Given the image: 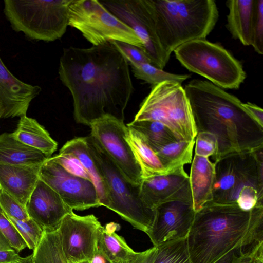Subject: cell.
<instances>
[{
    "mask_svg": "<svg viewBox=\"0 0 263 263\" xmlns=\"http://www.w3.org/2000/svg\"><path fill=\"white\" fill-rule=\"evenodd\" d=\"M58 73L72 96L77 123L90 126L106 116L124 121L134 88L128 62L111 42L64 48Z\"/></svg>",
    "mask_w": 263,
    "mask_h": 263,
    "instance_id": "1",
    "label": "cell"
},
{
    "mask_svg": "<svg viewBox=\"0 0 263 263\" xmlns=\"http://www.w3.org/2000/svg\"><path fill=\"white\" fill-rule=\"evenodd\" d=\"M184 89L197 132H209L216 138L215 161L231 153L263 148V127L238 98L208 81L199 79L190 81Z\"/></svg>",
    "mask_w": 263,
    "mask_h": 263,
    "instance_id": "2",
    "label": "cell"
},
{
    "mask_svg": "<svg viewBox=\"0 0 263 263\" xmlns=\"http://www.w3.org/2000/svg\"><path fill=\"white\" fill-rule=\"evenodd\" d=\"M263 206L244 211L236 204L208 202L198 212L187 237L191 263H214L230 251L240 253L263 243Z\"/></svg>",
    "mask_w": 263,
    "mask_h": 263,
    "instance_id": "3",
    "label": "cell"
},
{
    "mask_svg": "<svg viewBox=\"0 0 263 263\" xmlns=\"http://www.w3.org/2000/svg\"><path fill=\"white\" fill-rule=\"evenodd\" d=\"M146 1L159 43L168 57L185 43L205 39L219 17L213 0Z\"/></svg>",
    "mask_w": 263,
    "mask_h": 263,
    "instance_id": "4",
    "label": "cell"
},
{
    "mask_svg": "<svg viewBox=\"0 0 263 263\" xmlns=\"http://www.w3.org/2000/svg\"><path fill=\"white\" fill-rule=\"evenodd\" d=\"M214 164L213 199L209 202L236 204L244 211L263 206L262 148L231 153Z\"/></svg>",
    "mask_w": 263,
    "mask_h": 263,
    "instance_id": "5",
    "label": "cell"
},
{
    "mask_svg": "<svg viewBox=\"0 0 263 263\" xmlns=\"http://www.w3.org/2000/svg\"><path fill=\"white\" fill-rule=\"evenodd\" d=\"M86 138L88 151L106 187L105 207L147 234L155 220V209L148 206L142 199L140 184L130 182L90 135Z\"/></svg>",
    "mask_w": 263,
    "mask_h": 263,
    "instance_id": "6",
    "label": "cell"
},
{
    "mask_svg": "<svg viewBox=\"0 0 263 263\" xmlns=\"http://www.w3.org/2000/svg\"><path fill=\"white\" fill-rule=\"evenodd\" d=\"M72 1L5 0L4 13L15 31L32 40L53 42L66 31Z\"/></svg>",
    "mask_w": 263,
    "mask_h": 263,
    "instance_id": "7",
    "label": "cell"
},
{
    "mask_svg": "<svg viewBox=\"0 0 263 263\" xmlns=\"http://www.w3.org/2000/svg\"><path fill=\"white\" fill-rule=\"evenodd\" d=\"M134 120L161 122L180 141L194 140L197 134L184 89L181 84L174 81H164L153 86Z\"/></svg>",
    "mask_w": 263,
    "mask_h": 263,
    "instance_id": "8",
    "label": "cell"
},
{
    "mask_svg": "<svg viewBox=\"0 0 263 263\" xmlns=\"http://www.w3.org/2000/svg\"><path fill=\"white\" fill-rule=\"evenodd\" d=\"M174 52L176 58L189 71L222 89H237L246 78L239 61L222 46L205 39L185 43Z\"/></svg>",
    "mask_w": 263,
    "mask_h": 263,
    "instance_id": "9",
    "label": "cell"
},
{
    "mask_svg": "<svg viewBox=\"0 0 263 263\" xmlns=\"http://www.w3.org/2000/svg\"><path fill=\"white\" fill-rule=\"evenodd\" d=\"M68 25L78 30L92 45L120 41L143 51V43L134 31L99 1L72 0L68 7Z\"/></svg>",
    "mask_w": 263,
    "mask_h": 263,
    "instance_id": "10",
    "label": "cell"
},
{
    "mask_svg": "<svg viewBox=\"0 0 263 263\" xmlns=\"http://www.w3.org/2000/svg\"><path fill=\"white\" fill-rule=\"evenodd\" d=\"M113 15L130 27L143 44L151 64L163 69L170 57L161 47L146 0L100 1Z\"/></svg>",
    "mask_w": 263,
    "mask_h": 263,
    "instance_id": "11",
    "label": "cell"
},
{
    "mask_svg": "<svg viewBox=\"0 0 263 263\" xmlns=\"http://www.w3.org/2000/svg\"><path fill=\"white\" fill-rule=\"evenodd\" d=\"M123 121L104 116L90 125V135L124 176L132 183L140 185L142 180L141 169L126 140L127 126Z\"/></svg>",
    "mask_w": 263,
    "mask_h": 263,
    "instance_id": "12",
    "label": "cell"
},
{
    "mask_svg": "<svg viewBox=\"0 0 263 263\" xmlns=\"http://www.w3.org/2000/svg\"><path fill=\"white\" fill-rule=\"evenodd\" d=\"M39 179L55 191L72 210L101 206L91 181L71 174L51 157L42 164Z\"/></svg>",
    "mask_w": 263,
    "mask_h": 263,
    "instance_id": "13",
    "label": "cell"
},
{
    "mask_svg": "<svg viewBox=\"0 0 263 263\" xmlns=\"http://www.w3.org/2000/svg\"><path fill=\"white\" fill-rule=\"evenodd\" d=\"M102 227L93 214L80 216L72 211L63 218L58 230L69 263L92 260L97 251L98 236Z\"/></svg>",
    "mask_w": 263,
    "mask_h": 263,
    "instance_id": "14",
    "label": "cell"
},
{
    "mask_svg": "<svg viewBox=\"0 0 263 263\" xmlns=\"http://www.w3.org/2000/svg\"><path fill=\"white\" fill-rule=\"evenodd\" d=\"M195 213L191 201L175 200L157 206L153 224L147 234L154 246L187 238Z\"/></svg>",
    "mask_w": 263,
    "mask_h": 263,
    "instance_id": "15",
    "label": "cell"
},
{
    "mask_svg": "<svg viewBox=\"0 0 263 263\" xmlns=\"http://www.w3.org/2000/svg\"><path fill=\"white\" fill-rule=\"evenodd\" d=\"M140 194L143 201L154 209L172 201L192 202L189 176L184 167L169 173L143 178L140 185Z\"/></svg>",
    "mask_w": 263,
    "mask_h": 263,
    "instance_id": "16",
    "label": "cell"
},
{
    "mask_svg": "<svg viewBox=\"0 0 263 263\" xmlns=\"http://www.w3.org/2000/svg\"><path fill=\"white\" fill-rule=\"evenodd\" d=\"M26 209L29 217L44 231L57 230L63 218L73 211L55 191L40 179Z\"/></svg>",
    "mask_w": 263,
    "mask_h": 263,
    "instance_id": "17",
    "label": "cell"
},
{
    "mask_svg": "<svg viewBox=\"0 0 263 263\" xmlns=\"http://www.w3.org/2000/svg\"><path fill=\"white\" fill-rule=\"evenodd\" d=\"M37 85L26 83L15 77L6 67L0 57V103L2 118L26 115L32 100L41 92Z\"/></svg>",
    "mask_w": 263,
    "mask_h": 263,
    "instance_id": "18",
    "label": "cell"
},
{
    "mask_svg": "<svg viewBox=\"0 0 263 263\" xmlns=\"http://www.w3.org/2000/svg\"><path fill=\"white\" fill-rule=\"evenodd\" d=\"M42 165L0 164V189L26 208L39 180Z\"/></svg>",
    "mask_w": 263,
    "mask_h": 263,
    "instance_id": "19",
    "label": "cell"
},
{
    "mask_svg": "<svg viewBox=\"0 0 263 263\" xmlns=\"http://www.w3.org/2000/svg\"><path fill=\"white\" fill-rule=\"evenodd\" d=\"M215 164L208 158L194 155L189 176L192 203L195 212L213 199Z\"/></svg>",
    "mask_w": 263,
    "mask_h": 263,
    "instance_id": "20",
    "label": "cell"
},
{
    "mask_svg": "<svg viewBox=\"0 0 263 263\" xmlns=\"http://www.w3.org/2000/svg\"><path fill=\"white\" fill-rule=\"evenodd\" d=\"M227 27L235 39L251 46L256 13V0H229Z\"/></svg>",
    "mask_w": 263,
    "mask_h": 263,
    "instance_id": "21",
    "label": "cell"
},
{
    "mask_svg": "<svg viewBox=\"0 0 263 263\" xmlns=\"http://www.w3.org/2000/svg\"><path fill=\"white\" fill-rule=\"evenodd\" d=\"M48 158L42 152L16 139L12 133L0 135V164L12 165H37Z\"/></svg>",
    "mask_w": 263,
    "mask_h": 263,
    "instance_id": "22",
    "label": "cell"
},
{
    "mask_svg": "<svg viewBox=\"0 0 263 263\" xmlns=\"http://www.w3.org/2000/svg\"><path fill=\"white\" fill-rule=\"evenodd\" d=\"M17 140L36 149L49 158L56 151L57 142L35 119L26 115L20 117L15 130L12 133Z\"/></svg>",
    "mask_w": 263,
    "mask_h": 263,
    "instance_id": "23",
    "label": "cell"
},
{
    "mask_svg": "<svg viewBox=\"0 0 263 263\" xmlns=\"http://www.w3.org/2000/svg\"><path fill=\"white\" fill-rule=\"evenodd\" d=\"M127 126L126 140L140 167L142 179L165 174V168L144 136L135 129Z\"/></svg>",
    "mask_w": 263,
    "mask_h": 263,
    "instance_id": "24",
    "label": "cell"
},
{
    "mask_svg": "<svg viewBox=\"0 0 263 263\" xmlns=\"http://www.w3.org/2000/svg\"><path fill=\"white\" fill-rule=\"evenodd\" d=\"M59 153L71 154L79 160L96 187L101 206H106L107 202L106 187L88 151L86 137L74 138L68 141Z\"/></svg>",
    "mask_w": 263,
    "mask_h": 263,
    "instance_id": "25",
    "label": "cell"
},
{
    "mask_svg": "<svg viewBox=\"0 0 263 263\" xmlns=\"http://www.w3.org/2000/svg\"><path fill=\"white\" fill-rule=\"evenodd\" d=\"M117 224L110 223L102 227L98 236L97 250L112 263H124L136 253L123 237L115 232Z\"/></svg>",
    "mask_w": 263,
    "mask_h": 263,
    "instance_id": "26",
    "label": "cell"
},
{
    "mask_svg": "<svg viewBox=\"0 0 263 263\" xmlns=\"http://www.w3.org/2000/svg\"><path fill=\"white\" fill-rule=\"evenodd\" d=\"M195 143V140L190 141H177L155 152L166 173L172 172L192 162Z\"/></svg>",
    "mask_w": 263,
    "mask_h": 263,
    "instance_id": "27",
    "label": "cell"
},
{
    "mask_svg": "<svg viewBox=\"0 0 263 263\" xmlns=\"http://www.w3.org/2000/svg\"><path fill=\"white\" fill-rule=\"evenodd\" d=\"M31 255L33 263H69L62 248L58 229L44 231Z\"/></svg>",
    "mask_w": 263,
    "mask_h": 263,
    "instance_id": "28",
    "label": "cell"
},
{
    "mask_svg": "<svg viewBox=\"0 0 263 263\" xmlns=\"http://www.w3.org/2000/svg\"><path fill=\"white\" fill-rule=\"evenodd\" d=\"M127 126L142 134L155 152L168 144L178 141L172 132L158 121L133 120Z\"/></svg>",
    "mask_w": 263,
    "mask_h": 263,
    "instance_id": "29",
    "label": "cell"
},
{
    "mask_svg": "<svg viewBox=\"0 0 263 263\" xmlns=\"http://www.w3.org/2000/svg\"><path fill=\"white\" fill-rule=\"evenodd\" d=\"M134 76L153 86L164 81H174L181 84L191 77L189 74L170 73L150 63H129Z\"/></svg>",
    "mask_w": 263,
    "mask_h": 263,
    "instance_id": "30",
    "label": "cell"
},
{
    "mask_svg": "<svg viewBox=\"0 0 263 263\" xmlns=\"http://www.w3.org/2000/svg\"><path fill=\"white\" fill-rule=\"evenodd\" d=\"M186 238L170 241L158 246L153 263H191Z\"/></svg>",
    "mask_w": 263,
    "mask_h": 263,
    "instance_id": "31",
    "label": "cell"
},
{
    "mask_svg": "<svg viewBox=\"0 0 263 263\" xmlns=\"http://www.w3.org/2000/svg\"><path fill=\"white\" fill-rule=\"evenodd\" d=\"M7 216L22 236L27 247L34 250L41 240L44 231L31 218L20 220Z\"/></svg>",
    "mask_w": 263,
    "mask_h": 263,
    "instance_id": "32",
    "label": "cell"
},
{
    "mask_svg": "<svg viewBox=\"0 0 263 263\" xmlns=\"http://www.w3.org/2000/svg\"><path fill=\"white\" fill-rule=\"evenodd\" d=\"M0 232L17 253L27 247L22 236L1 208Z\"/></svg>",
    "mask_w": 263,
    "mask_h": 263,
    "instance_id": "33",
    "label": "cell"
},
{
    "mask_svg": "<svg viewBox=\"0 0 263 263\" xmlns=\"http://www.w3.org/2000/svg\"><path fill=\"white\" fill-rule=\"evenodd\" d=\"M51 158L71 174L91 181L79 160L73 155L59 153Z\"/></svg>",
    "mask_w": 263,
    "mask_h": 263,
    "instance_id": "34",
    "label": "cell"
},
{
    "mask_svg": "<svg viewBox=\"0 0 263 263\" xmlns=\"http://www.w3.org/2000/svg\"><path fill=\"white\" fill-rule=\"evenodd\" d=\"M195 141V155L199 156L214 158L218 150V143L215 137L206 132H197Z\"/></svg>",
    "mask_w": 263,
    "mask_h": 263,
    "instance_id": "35",
    "label": "cell"
},
{
    "mask_svg": "<svg viewBox=\"0 0 263 263\" xmlns=\"http://www.w3.org/2000/svg\"><path fill=\"white\" fill-rule=\"evenodd\" d=\"M0 208L6 215L14 219L27 220L30 218L25 206L2 191L0 192Z\"/></svg>",
    "mask_w": 263,
    "mask_h": 263,
    "instance_id": "36",
    "label": "cell"
},
{
    "mask_svg": "<svg viewBox=\"0 0 263 263\" xmlns=\"http://www.w3.org/2000/svg\"><path fill=\"white\" fill-rule=\"evenodd\" d=\"M251 46L259 54L263 53V0H256V13Z\"/></svg>",
    "mask_w": 263,
    "mask_h": 263,
    "instance_id": "37",
    "label": "cell"
},
{
    "mask_svg": "<svg viewBox=\"0 0 263 263\" xmlns=\"http://www.w3.org/2000/svg\"><path fill=\"white\" fill-rule=\"evenodd\" d=\"M118 51L124 57L128 63H150V59L145 52L139 47L127 43L111 41Z\"/></svg>",
    "mask_w": 263,
    "mask_h": 263,
    "instance_id": "38",
    "label": "cell"
},
{
    "mask_svg": "<svg viewBox=\"0 0 263 263\" xmlns=\"http://www.w3.org/2000/svg\"><path fill=\"white\" fill-rule=\"evenodd\" d=\"M32 260V255L21 257L0 232V263L26 262Z\"/></svg>",
    "mask_w": 263,
    "mask_h": 263,
    "instance_id": "39",
    "label": "cell"
},
{
    "mask_svg": "<svg viewBox=\"0 0 263 263\" xmlns=\"http://www.w3.org/2000/svg\"><path fill=\"white\" fill-rule=\"evenodd\" d=\"M263 243H261L252 250L237 255L233 263H258L263 260Z\"/></svg>",
    "mask_w": 263,
    "mask_h": 263,
    "instance_id": "40",
    "label": "cell"
},
{
    "mask_svg": "<svg viewBox=\"0 0 263 263\" xmlns=\"http://www.w3.org/2000/svg\"><path fill=\"white\" fill-rule=\"evenodd\" d=\"M157 251V247H153L144 251L136 252L129 260L124 263H153Z\"/></svg>",
    "mask_w": 263,
    "mask_h": 263,
    "instance_id": "41",
    "label": "cell"
},
{
    "mask_svg": "<svg viewBox=\"0 0 263 263\" xmlns=\"http://www.w3.org/2000/svg\"><path fill=\"white\" fill-rule=\"evenodd\" d=\"M242 105L252 118L262 127H263L262 109L255 104L250 102L243 103Z\"/></svg>",
    "mask_w": 263,
    "mask_h": 263,
    "instance_id": "42",
    "label": "cell"
},
{
    "mask_svg": "<svg viewBox=\"0 0 263 263\" xmlns=\"http://www.w3.org/2000/svg\"><path fill=\"white\" fill-rule=\"evenodd\" d=\"M238 254V250H232L223 256L218 260L215 261L214 263H233L234 259Z\"/></svg>",
    "mask_w": 263,
    "mask_h": 263,
    "instance_id": "43",
    "label": "cell"
},
{
    "mask_svg": "<svg viewBox=\"0 0 263 263\" xmlns=\"http://www.w3.org/2000/svg\"><path fill=\"white\" fill-rule=\"evenodd\" d=\"M91 263H112L102 253L97 250L91 260Z\"/></svg>",
    "mask_w": 263,
    "mask_h": 263,
    "instance_id": "44",
    "label": "cell"
},
{
    "mask_svg": "<svg viewBox=\"0 0 263 263\" xmlns=\"http://www.w3.org/2000/svg\"><path fill=\"white\" fill-rule=\"evenodd\" d=\"M3 115V110L2 106L0 103V119L1 118H2Z\"/></svg>",
    "mask_w": 263,
    "mask_h": 263,
    "instance_id": "45",
    "label": "cell"
},
{
    "mask_svg": "<svg viewBox=\"0 0 263 263\" xmlns=\"http://www.w3.org/2000/svg\"><path fill=\"white\" fill-rule=\"evenodd\" d=\"M72 263H91L90 260H83L81 261L76 262H72Z\"/></svg>",
    "mask_w": 263,
    "mask_h": 263,
    "instance_id": "46",
    "label": "cell"
},
{
    "mask_svg": "<svg viewBox=\"0 0 263 263\" xmlns=\"http://www.w3.org/2000/svg\"><path fill=\"white\" fill-rule=\"evenodd\" d=\"M15 263H33V262H32V260L31 261L26 262H15Z\"/></svg>",
    "mask_w": 263,
    "mask_h": 263,
    "instance_id": "47",
    "label": "cell"
},
{
    "mask_svg": "<svg viewBox=\"0 0 263 263\" xmlns=\"http://www.w3.org/2000/svg\"><path fill=\"white\" fill-rule=\"evenodd\" d=\"M258 263H263V260H260Z\"/></svg>",
    "mask_w": 263,
    "mask_h": 263,
    "instance_id": "48",
    "label": "cell"
},
{
    "mask_svg": "<svg viewBox=\"0 0 263 263\" xmlns=\"http://www.w3.org/2000/svg\"><path fill=\"white\" fill-rule=\"evenodd\" d=\"M1 189H0V192H1Z\"/></svg>",
    "mask_w": 263,
    "mask_h": 263,
    "instance_id": "49",
    "label": "cell"
}]
</instances>
